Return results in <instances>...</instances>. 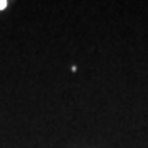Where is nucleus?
Instances as JSON below:
<instances>
[{"label": "nucleus", "mask_w": 148, "mask_h": 148, "mask_svg": "<svg viewBox=\"0 0 148 148\" xmlns=\"http://www.w3.org/2000/svg\"><path fill=\"white\" fill-rule=\"evenodd\" d=\"M7 7V2L5 0H3V2H0V10H2V8H5Z\"/></svg>", "instance_id": "nucleus-1"}]
</instances>
